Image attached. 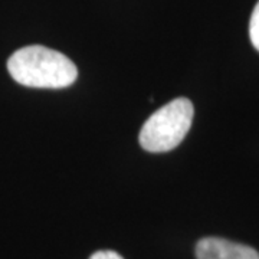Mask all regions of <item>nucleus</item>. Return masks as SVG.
I'll return each mask as SVG.
<instances>
[{
    "mask_svg": "<svg viewBox=\"0 0 259 259\" xmlns=\"http://www.w3.org/2000/svg\"><path fill=\"white\" fill-rule=\"evenodd\" d=\"M8 71L16 82L29 88H66L78 76L68 56L40 45L18 49L8 61Z\"/></svg>",
    "mask_w": 259,
    "mask_h": 259,
    "instance_id": "1",
    "label": "nucleus"
},
{
    "mask_svg": "<svg viewBox=\"0 0 259 259\" xmlns=\"http://www.w3.org/2000/svg\"><path fill=\"white\" fill-rule=\"evenodd\" d=\"M193 104L176 98L148 118L140 131V144L150 153H164L176 148L187 136L193 121Z\"/></svg>",
    "mask_w": 259,
    "mask_h": 259,
    "instance_id": "2",
    "label": "nucleus"
},
{
    "mask_svg": "<svg viewBox=\"0 0 259 259\" xmlns=\"http://www.w3.org/2000/svg\"><path fill=\"white\" fill-rule=\"evenodd\" d=\"M197 259H259V253L248 245L222 239L203 238L196 245Z\"/></svg>",
    "mask_w": 259,
    "mask_h": 259,
    "instance_id": "3",
    "label": "nucleus"
},
{
    "mask_svg": "<svg viewBox=\"0 0 259 259\" xmlns=\"http://www.w3.org/2000/svg\"><path fill=\"white\" fill-rule=\"evenodd\" d=\"M249 37L253 48L259 52V2L252 12L249 22Z\"/></svg>",
    "mask_w": 259,
    "mask_h": 259,
    "instance_id": "4",
    "label": "nucleus"
},
{
    "mask_svg": "<svg viewBox=\"0 0 259 259\" xmlns=\"http://www.w3.org/2000/svg\"><path fill=\"white\" fill-rule=\"evenodd\" d=\"M90 259H124L120 253L114 252V250H98L93 253Z\"/></svg>",
    "mask_w": 259,
    "mask_h": 259,
    "instance_id": "5",
    "label": "nucleus"
}]
</instances>
